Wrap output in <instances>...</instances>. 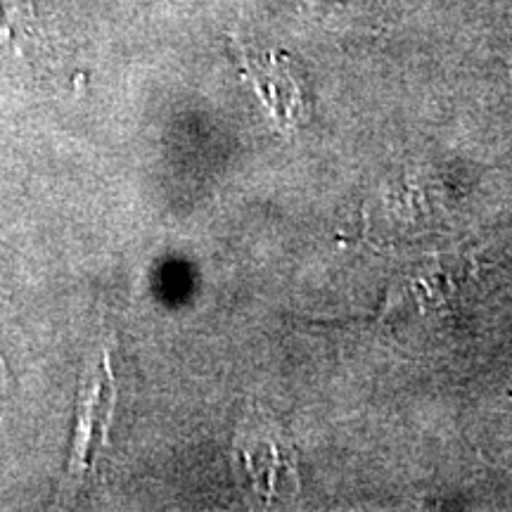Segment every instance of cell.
<instances>
[{"mask_svg":"<svg viewBox=\"0 0 512 512\" xmlns=\"http://www.w3.org/2000/svg\"><path fill=\"white\" fill-rule=\"evenodd\" d=\"M114 377L110 370V358L102 354L100 368L91 366L86 370L76 403V427L72 441V458L67 463V484L81 479L83 472L95 460V439L110 444V422L114 408Z\"/></svg>","mask_w":512,"mask_h":512,"instance_id":"obj_1","label":"cell"},{"mask_svg":"<svg viewBox=\"0 0 512 512\" xmlns=\"http://www.w3.org/2000/svg\"><path fill=\"white\" fill-rule=\"evenodd\" d=\"M36 8L31 0H0V67L27 64L41 46Z\"/></svg>","mask_w":512,"mask_h":512,"instance_id":"obj_2","label":"cell"},{"mask_svg":"<svg viewBox=\"0 0 512 512\" xmlns=\"http://www.w3.org/2000/svg\"><path fill=\"white\" fill-rule=\"evenodd\" d=\"M249 74L259 88L261 98L268 102L273 112L292 121L294 112L299 110V88L294 83L290 69L283 60H247Z\"/></svg>","mask_w":512,"mask_h":512,"instance_id":"obj_3","label":"cell"},{"mask_svg":"<svg viewBox=\"0 0 512 512\" xmlns=\"http://www.w3.org/2000/svg\"><path fill=\"white\" fill-rule=\"evenodd\" d=\"M8 387H10L8 368H5V361H3V358H0V406H3L5 394H8Z\"/></svg>","mask_w":512,"mask_h":512,"instance_id":"obj_4","label":"cell"}]
</instances>
